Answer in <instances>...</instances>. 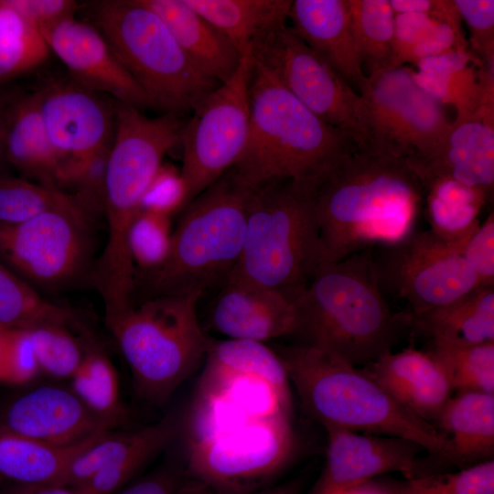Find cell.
<instances>
[{
    "mask_svg": "<svg viewBox=\"0 0 494 494\" xmlns=\"http://www.w3.org/2000/svg\"><path fill=\"white\" fill-rule=\"evenodd\" d=\"M425 191L407 159L357 148L344 154L315 186L323 263L405 239Z\"/></svg>",
    "mask_w": 494,
    "mask_h": 494,
    "instance_id": "6da1fadb",
    "label": "cell"
},
{
    "mask_svg": "<svg viewBox=\"0 0 494 494\" xmlns=\"http://www.w3.org/2000/svg\"><path fill=\"white\" fill-rule=\"evenodd\" d=\"M372 250L321 264L297 299L301 343L356 367L391 351L412 328L410 314L390 308L378 283Z\"/></svg>",
    "mask_w": 494,
    "mask_h": 494,
    "instance_id": "7a4b0ae2",
    "label": "cell"
},
{
    "mask_svg": "<svg viewBox=\"0 0 494 494\" xmlns=\"http://www.w3.org/2000/svg\"><path fill=\"white\" fill-rule=\"evenodd\" d=\"M275 351L304 409L322 426L400 437L452 463L447 438L397 403L362 369L304 343Z\"/></svg>",
    "mask_w": 494,
    "mask_h": 494,
    "instance_id": "3957f363",
    "label": "cell"
},
{
    "mask_svg": "<svg viewBox=\"0 0 494 494\" xmlns=\"http://www.w3.org/2000/svg\"><path fill=\"white\" fill-rule=\"evenodd\" d=\"M249 102L247 142L231 169L250 187L277 178L317 184L356 148L349 134L321 121L254 59Z\"/></svg>",
    "mask_w": 494,
    "mask_h": 494,
    "instance_id": "277c9868",
    "label": "cell"
},
{
    "mask_svg": "<svg viewBox=\"0 0 494 494\" xmlns=\"http://www.w3.org/2000/svg\"><path fill=\"white\" fill-rule=\"evenodd\" d=\"M315 186L277 178L250 187L242 250L230 276L293 295L304 290L323 263Z\"/></svg>",
    "mask_w": 494,
    "mask_h": 494,
    "instance_id": "5b68a950",
    "label": "cell"
},
{
    "mask_svg": "<svg viewBox=\"0 0 494 494\" xmlns=\"http://www.w3.org/2000/svg\"><path fill=\"white\" fill-rule=\"evenodd\" d=\"M250 186L231 169L189 202L157 268L135 273L147 298L203 293L223 285L242 250Z\"/></svg>",
    "mask_w": 494,
    "mask_h": 494,
    "instance_id": "8992f818",
    "label": "cell"
},
{
    "mask_svg": "<svg viewBox=\"0 0 494 494\" xmlns=\"http://www.w3.org/2000/svg\"><path fill=\"white\" fill-rule=\"evenodd\" d=\"M189 293L146 298L106 319L126 360L137 392L165 403L203 364L210 340L201 328Z\"/></svg>",
    "mask_w": 494,
    "mask_h": 494,
    "instance_id": "52a82bcc",
    "label": "cell"
},
{
    "mask_svg": "<svg viewBox=\"0 0 494 494\" xmlns=\"http://www.w3.org/2000/svg\"><path fill=\"white\" fill-rule=\"evenodd\" d=\"M91 22L156 108L181 114L220 83L200 71L164 21L138 0L88 5Z\"/></svg>",
    "mask_w": 494,
    "mask_h": 494,
    "instance_id": "ba28073f",
    "label": "cell"
},
{
    "mask_svg": "<svg viewBox=\"0 0 494 494\" xmlns=\"http://www.w3.org/2000/svg\"><path fill=\"white\" fill-rule=\"evenodd\" d=\"M405 65L373 71L359 90L355 146L409 161L422 159L451 125L437 101Z\"/></svg>",
    "mask_w": 494,
    "mask_h": 494,
    "instance_id": "9c48e42d",
    "label": "cell"
},
{
    "mask_svg": "<svg viewBox=\"0 0 494 494\" xmlns=\"http://www.w3.org/2000/svg\"><path fill=\"white\" fill-rule=\"evenodd\" d=\"M295 450L291 416L234 420L188 440V470L217 494H249L268 486Z\"/></svg>",
    "mask_w": 494,
    "mask_h": 494,
    "instance_id": "30bf717a",
    "label": "cell"
},
{
    "mask_svg": "<svg viewBox=\"0 0 494 494\" xmlns=\"http://www.w3.org/2000/svg\"><path fill=\"white\" fill-rule=\"evenodd\" d=\"M93 220L71 195L26 221L0 222V262L39 293L90 281Z\"/></svg>",
    "mask_w": 494,
    "mask_h": 494,
    "instance_id": "8fae6325",
    "label": "cell"
},
{
    "mask_svg": "<svg viewBox=\"0 0 494 494\" xmlns=\"http://www.w3.org/2000/svg\"><path fill=\"white\" fill-rule=\"evenodd\" d=\"M252 64L248 51L233 76L203 97L183 125L180 172L187 187V205L231 169L243 152L250 128Z\"/></svg>",
    "mask_w": 494,
    "mask_h": 494,
    "instance_id": "7c38bea8",
    "label": "cell"
},
{
    "mask_svg": "<svg viewBox=\"0 0 494 494\" xmlns=\"http://www.w3.org/2000/svg\"><path fill=\"white\" fill-rule=\"evenodd\" d=\"M380 288L403 299L418 316L448 304L480 286L461 251L430 230L372 250Z\"/></svg>",
    "mask_w": 494,
    "mask_h": 494,
    "instance_id": "4fadbf2b",
    "label": "cell"
},
{
    "mask_svg": "<svg viewBox=\"0 0 494 494\" xmlns=\"http://www.w3.org/2000/svg\"><path fill=\"white\" fill-rule=\"evenodd\" d=\"M252 58L310 112L355 145L360 95L293 30L284 26L256 42Z\"/></svg>",
    "mask_w": 494,
    "mask_h": 494,
    "instance_id": "5bb4252c",
    "label": "cell"
},
{
    "mask_svg": "<svg viewBox=\"0 0 494 494\" xmlns=\"http://www.w3.org/2000/svg\"><path fill=\"white\" fill-rule=\"evenodd\" d=\"M40 34L79 85L142 112L157 109L91 23L71 16Z\"/></svg>",
    "mask_w": 494,
    "mask_h": 494,
    "instance_id": "9a60e30c",
    "label": "cell"
},
{
    "mask_svg": "<svg viewBox=\"0 0 494 494\" xmlns=\"http://www.w3.org/2000/svg\"><path fill=\"white\" fill-rule=\"evenodd\" d=\"M36 91L49 140L69 164L113 141L114 100H105L71 79L49 81Z\"/></svg>",
    "mask_w": 494,
    "mask_h": 494,
    "instance_id": "2e32d148",
    "label": "cell"
},
{
    "mask_svg": "<svg viewBox=\"0 0 494 494\" xmlns=\"http://www.w3.org/2000/svg\"><path fill=\"white\" fill-rule=\"evenodd\" d=\"M327 433L324 470L317 494L357 487L390 472L405 478L419 475L417 455L422 448L400 437L323 426Z\"/></svg>",
    "mask_w": 494,
    "mask_h": 494,
    "instance_id": "e0dca14e",
    "label": "cell"
},
{
    "mask_svg": "<svg viewBox=\"0 0 494 494\" xmlns=\"http://www.w3.org/2000/svg\"><path fill=\"white\" fill-rule=\"evenodd\" d=\"M174 416L141 429L104 435L72 462L65 487L81 486L87 494H113L174 438Z\"/></svg>",
    "mask_w": 494,
    "mask_h": 494,
    "instance_id": "ac0fdd59",
    "label": "cell"
},
{
    "mask_svg": "<svg viewBox=\"0 0 494 494\" xmlns=\"http://www.w3.org/2000/svg\"><path fill=\"white\" fill-rule=\"evenodd\" d=\"M119 423L94 413L73 391L40 386L13 400L0 425L33 439L70 446L107 434Z\"/></svg>",
    "mask_w": 494,
    "mask_h": 494,
    "instance_id": "d6986e66",
    "label": "cell"
},
{
    "mask_svg": "<svg viewBox=\"0 0 494 494\" xmlns=\"http://www.w3.org/2000/svg\"><path fill=\"white\" fill-rule=\"evenodd\" d=\"M212 308L214 328L226 338L265 341L297 335L299 315L293 295L230 276Z\"/></svg>",
    "mask_w": 494,
    "mask_h": 494,
    "instance_id": "ffe728a7",
    "label": "cell"
},
{
    "mask_svg": "<svg viewBox=\"0 0 494 494\" xmlns=\"http://www.w3.org/2000/svg\"><path fill=\"white\" fill-rule=\"evenodd\" d=\"M424 188L436 178H450L489 190L494 184V103L456 118L422 159L410 161Z\"/></svg>",
    "mask_w": 494,
    "mask_h": 494,
    "instance_id": "44dd1931",
    "label": "cell"
},
{
    "mask_svg": "<svg viewBox=\"0 0 494 494\" xmlns=\"http://www.w3.org/2000/svg\"><path fill=\"white\" fill-rule=\"evenodd\" d=\"M362 370L397 403L429 423L453 396L445 371L427 351L391 350Z\"/></svg>",
    "mask_w": 494,
    "mask_h": 494,
    "instance_id": "7402d4cb",
    "label": "cell"
},
{
    "mask_svg": "<svg viewBox=\"0 0 494 494\" xmlns=\"http://www.w3.org/2000/svg\"><path fill=\"white\" fill-rule=\"evenodd\" d=\"M289 18L293 30L359 92L366 74L347 0H295Z\"/></svg>",
    "mask_w": 494,
    "mask_h": 494,
    "instance_id": "603a6c76",
    "label": "cell"
},
{
    "mask_svg": "<svg viewBox=\"0 0 494 494\" xmlns=\"http://www.w3.org/2000/svg\"><path fill=\"white\" fill-rule=\"evenodd\" d=\"M4 156L5 160L34 182L62 190L69 160L49 140L36 91H18L6 107Z\"/></svg>",
    "mask_w": 494,
    "mask_h": 494,
    "instance_id": "cb8c5ba5",
    "label": "cell"
},
{
    "mask_svg": "<svg viewBox=\"0 0 494 494\" xmlns=\"http://www.w3.org/2000/svg\"><path fill=\"white\" fill-rule=\"evenodd\" d=\"M414 65L416 83L440 104L454 106L456 118L494 103V71L467 48L425 58Z\"/></svg>",
    "mask_w": 494,
    "mask_h": 494,
    "instance_id": "d4e9b609",
    "label": "cell"
},
{
    "mask_svg": "<svg viewBox=\"0 0 494 494\" xmlns=\"http://www.w3.org/2000/svg\"><path fill=\"white\" fill-rule=\"evenodd\" d=\"M166 25L192 63L208 77L224 83L237 70L236 48L184 0H138Z\"/></svg>",
    "mask_w": 494,
    "mask_h": 494,
    "instance_id": "484cf974",
    "label": "cell"
},
{
    "mask_svg": "<svg viewBox=\"0 0 494 494\" xmlns=\"http://www.w3.org/2000/svg\"><path fill=\"white\" fill-rule=\"evenodd\" d=\"M104 435L74 445L59 446L16 434L0 425V476L14 483L65 487L66 476L75 458Z\"/></svg>",
    "mask_w": 494,
    "mask_h": 494,
    "instance_id": "4316f807",
    "label": "cell"
},
{
    "mask_svg": "<svg viewBox=\"0 0 494 494\" xmlns=\"http://www.w3.org/2000/svg\"><path fill=\"white\" fill-rule=\"evenodd\" d=\"M412 328L431 342L474 346L494 342V286H479L463 296L418 316Z\"/></svg>",
    "mask_w": 494,
    "mask_h": 494,
    "instance_id": "83f0119b",
    "label": "cell"
},
{
    "mask_svg": "<svg viewBox=\"0 0 494 494\" xmlns=\"http://www.w3.org/2000/svg\"><path fill=\"white\" fill-rule=\"evenodd\" d=\"M435 422V427L450 443L452 464L468 467L492 459L494 393L457 392L448 400Z\"/></svg>",
    "mask_w": 494,
    "mask_h": 494,
    "instance_id": "f1b7e54d",
    "label": "cell"
},
{
    "mask_svg": "<svg viewBox=\"0 0 494 494\" xmlns=\"http://www.w3.org/2000/svg\"><path fill=\"white\" fill-rule=\"evenodd\" d=\"M239 51L286 26L292 0H184Z\"/></svg>",
    "mask_w": 494,
    "mask_h": 494,
    "instance_id": "f546056e",
    "label": "cell"
},
{
    "mask_svg": "<svg viewBox=\"0 0 494 494\" xmlns=\"http://www.w3.org/2000/svg\"><path fill=\"white\" fill-rule=\"evenodd\" d=\"M426 216L430 231L446 244L462 251L478 230V215L489 189L450 178H436L425 186Z\"/></svg>",
    "mask_w": 494,
    "mask_h": 494,
    "instance_id": "4dcf8cb0",
    "label": "cell"
},
{
    "mask_svg": "<svg viewBox=\"0 0 494 494\" xmlns=\"http://www.w3.org/2000/svg\"><path fill=\"white\" fill-rule=\"evenodd\" d=\"M347 5L363 69L370 74L392 68L395 14L390 0H347Z\"/></svg>",
    "mask_w": 494,
    "mask_h": 494,
    "instance_id": "1f68e13d",
    "label": "cell"
},
{
    "mask_svg": "<svg viewBox=\"0 0 494 494\" xmlns=\"http://www.w3.org/2000/svg\"><path fill=\"white\" fill-rule=\"evenodd\" d=\"M72 313L43 297L0 262V326L6 329L55 324L67 327Z\"/></svg>",
    "mask_w": 494,
    "mask_h": 494,
    "instance_id": "d6a6232c",
    "label": "cell"
},
{
    "mask_svg": "<svg viewBox=\"0 0 494 494\" xmlns=\"http://www.w3.org/2000/svg\"><path fill=\"white\" fill-rule=\"evenodd\" d=\"M48 54L38 29L0 0V85L38 67Z\"/></svg>",
    "mask_w": 494,
    "mask_h": 494,
    "instance_id": "836d02e7",
    "label": "cell"
},
{
    "mask_svg": "<svg viewBox=\"0 0 494 494\" xmlns=\"http://www.w3.org/2000/svg\"><path fill=\"white\" fill-rule=\"evenodd\" d=\"M426 351L441 366L453 391L494 393V342L474 346L431 342Z\"/></svg>",
    "mask_w": 494,
    "mask_h": 494,
    "instance_id": "e575fe53",
    "label": "cell"
},
{
    "mask_svg": "<svg viewBox=\"0 0 494 494\" xmlns=\"http://www.w3.org/2000/svg\"><path fill=\"white\" fill-rule=\"evenodd\" d=\"M204 361L256 375L280 391L291 393L288 376L279 355L264 343L246 339L211 338Z\"/></svg>",
    "mask_w": 494,
    "mask_h": 494,
    "instance_id": "d590c367",
    "label": "cell"
},
{
    "mask_svg": "<svg viewBox=\"0 0 494 494\" xmlns=\"http://www.w3.org/2000/svg\"><path fill=\"white\" fill-rule=\"evenodd\" d=\"M379 487L384 494H494V461L487 460L455 472L425 474Z\"/></svg>",
    "mask_w": 494,
    "mask_h": 494,
    "instance_id": "8d00e7d4",
    "label": "cell"
},
{
    "mask_svg": "<svg viewBox=\"0 0 494 494\" xmlns=\"http://www.w3.org/2000/svg\"><path fill=\"white\" fill-rule=\"evenodd\" d=\"M72 378L73 392L94 413L121 421L116 372L109 360L98 351L84 354Z\"/></svg>",
    "mask_w": 494,
    "mask_h": 494,
    "instance_id": "74e56055",
    "label": "cell"
},
{
    "mask_svg": "<svg viewBox=\"0 0 494 494\" xmlns=\"http://www.w3.org/2000/svg\"><path fill=\"white\" fill-rule=\"evenodd\" d=\"M71 199L70 193L0 171V222L20 223L58 208Z\"/></svg>",
    "mask_w": 494,
    "mask_h": 494,
    "instance_id": "f35d334b",
    "label": "cell"
},
{
    "mask_svg": "<svg viewBox=\"0 0 494 494\" xmlns=\"http://www.w3.org/2000/svg\"><path fill=\"white\" fill-rule=\"evenodd\" d=\"M28 331L38 369L58 378L72 377L84 355L66 327L38 325Z\"/></svg>",
    "mask_w": 494,
    "mask_h": 494,
    "instance_id": "ab89813d",
    "label": "cell"
},
{
    "mask_svg": "<svg viewBox=\"0 0 494 494\" xmlns=\"http://www.w3.org/2000/svg\"><path fill=\"white\" fill-rule=\"evenodd\" d=\"M170 217L142 210L129 233L135 273L154 270L166 259L171 244Z\"/></svg>",
    "mask_w": 494,
    "mask_h": 494,
    "instance_id": "60d3db41",
    "label": "cell"
},
{
    "mask_svg": "<svg viewBox=\"0 0 494 494\" xmlns=\"http://www.w3.org/2000/svg\"><path fill=\"white\" fill-rule=\"evenodd\" d=\"M112 143L89 156L69 164L63 187L70 186L78 204L92 218L103 212L108 158Z\"/></svg>",
    "mask_w": 494,
    "mask_h": 494,
    "instance_id": "b9f144b4",
    "label": "cell"
},
{
    "mask_svg": "<svg viewBox=\"0 0 494 494\" xmlns=\"http://www.w3.org/2000/svg\"><path fill=\"white\" fill-rule=\"evenodd\" d=\"M461 21L468 27L470 42L484 66L494 71V1L454 0Z\"/></svg>",
    "mask_w": 494,
    "mask_h": 494,
    "instance_id": "7bdbcfd3",
    "label": "cell"
},
{
    "mask_svg": "<svg viewBox=\"0 0 494 494\" xmlns=\"http://www.w3.org/2000/svg\"><path fill=\"white\" fill-rule=\"evenodd\" d=\"M188 192L181 172L175 166L162 163L142 201L141 210L170 217L187 206Z\"/></svg>",
    "mask_w": 494,
    "mask_h": 494,
    "instance_id": "ee69618b",
    "label": "cell"
},
{
    "mask_svg": "<svg viewBox=\"0 0 494 494\" xmlns=\"http://www.w3.org/2000/svg\"><path fill=\"white\" fill-rule=\"evenodd\" d=\"M443 19L461 21L459 16H442L416 12L395 14L392 67L407 63L412 49Z\"/></svg>",
    "mask_w": 494,
    "mask_h": 494,
    "instance_id": "f6af8a7d",
    "label": "cell"
},
{
    "mask_svg": "<svg viewBox=\"0 0 494 494\" xmlns=\"http://www.w3.org/2000/svg\"><path fill=\"white\" fill-rule=\"evenodd\" d=\"M461 253L476 274L480 286H494L493 211L468 239Z\"/></svg>",
    "mask_w": 494,
    "mask_h": 494,
    "instance_id": "bcb514c9",
    "label": "cell"
},
{
    "mask_svg": "<svg viewBox=\"0 0 494 494\" xmlns=\"http://www.w3.org/2000/svg\"><path fill=\"white\" fill-rule=\"evenodd\" d=\"M38 370L27 329H7L5 353L1 374L19 381L33 377Z\"/></svg>",
    "mask_w": 494,
    "mask_h": 494,
    "instance_id": "7dc6e473",
    "label": "cell"
},
{
    "mask_svg": "<svg viewBox=\"0 0 494 494\" xmlns=\"http://www.w3.org/2000/svg\"><path fill=\"white\" fill-rule=\"evenodd\" d=\"M40 32L74 16L79 5L72 0H4Z\"/></svg>",
    "mask_w": 494,
    "mask_h": 494,
    "instance_id": "c3c4849f",
    "label": "cell"
},
{
    "mask_svg": "<svg viewBox=\"0 0 494 494\" xmlns=\"http://www.w3.org/2000/svg\"><path fill=\"white\" fill-rule=\"evenodd\" d=\"M184 485L179 475L165 470L129 486L119 494H177Z\"/></svg>",
    "mask_w": 494,
    "mask_h": 494,
    "instance_id": "681fc988",
    "label": "cell"
},
{
    "mask_svg": "<svg viewBox=\"0 0 494 494\" xmlns=\"http://www.w3.org/2000/svg\"><path fill=\"white\" fill-rule=\"evenodd\" d=\"M394 14L426 13L446 16L456 12L454 1L450 0H390Z\"/></svg>",
    "mask_w": 494,
    "mask_h": 494,
    "instance_id": "f907efd6",
    "label": "cell"
},
{
    "mask_svg": "<svg viewBox=\"0 0 494 494\" xmlns=\"http://www.w3.org/2000/svg\"><path fill=\"white\" fill-rule=\"evenodd\" d=\"M0 494H85L78 488L14 483L0 490Z\"/></svg>",
    "mask_w": 494,
    "mask_h": 494,
    "instance_id": "816d5d0a",
    "label": "cell"
},
{
    "mask_svg": "<svg viewBox=\"0 0 494 494\" xmlns=\"http://www.w3.org/2000/svg\"><path fill=\"white\" fill-rule=\"evenodd\" d=\"M18 90L10 89L5 90L1 99H0V166L5 159L4 156V134H5V110L8 103L17 93Z\"/></svg>",
    "mask_w": 494,
    "mask_h": 494,
    "instance_id": "f5cc1de1",
    "label": "cell"
},
{
    "mask_svg": "<svg viewBox=\"0 0 494 494\" xmlns=\"http://www.w3.org/2000/svg\"><path fill=\"white\" fill-rule=\"evenodd\" d=\"M301 485L297 480L274 486H266L249 494H300Z\"/></svg>",
    "mask_w": 494,
    "mask_h": 494,
    "instance_id": "db71d44e",
    "label": "cell"
},
{
    "mask_svg": "<svg viewBox=\"0 0 494 494\" xmlns=\"http://www.w3.org/2000/svg\"><path fill=\"white\" fill-rule=\"evenodd\" d=\"M328 494H384L378 484L367 482L365 484L349 488L343 490H338Z\"/></svg>",
    "mask_w": 494,
    "mask_h": 494,
    "instance_id": "11a10c76",
    "label": "cell"
},
{
    "mask_svg": "<svg viewBox=\"0 0 494 494\" xmlns=\"http://www.w3.org/2000/svg\"><path fill=\"white\" fill-rule=\"evenodd\" d=\"M177 494H217L209 487L197 480L185 484Z\"/></svg>",
    "mask_w": 494,
    "mask_h": 494,
    "instance_id": "9f6ffc18",
    "label": "cell"
},
{
    "mask_svg": "<svg viewBox=\"0 0 494 494\" xmlns=\"http://www.w3.org/2000/svg\"><path fill=\"white\" fill-rule=\"evenodd\" d=\"M6 331L7 329L0 326V374L3 368L4 358L6 345Z\"/></svg>",
    "mask_w": 494,
    "mask_h": 494,
    "instance_id": "6f0895ef",
    "label": "cell"
},
{
    "mask_svg": "<svg viewBox=\"0 0 494 494\" xmlns=\"http://www.w3.org/2000/svg\"><path fill=\"white\" fill-rule=\"evenodd\" d=\"M3 479H4V478L0 476V483H1V481H2Z\"/></svg>",
    "mask_w": 494,
    "mask_h": 494,
    "instance_id": "680465c9",
    "label": "cell"
}]
</instances>
